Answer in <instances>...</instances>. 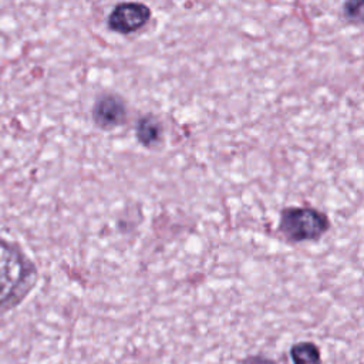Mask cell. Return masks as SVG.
<instances>
[{
  "label": "cell",
  "mask_w": 364,
  "mask_h": 364,
  "mask_svg": "<svg viewBox=\"0 0 364 364\" xmlns=\"http://www.w3.org/2000/svg\"><path fill=\"white\" fill-rule=\"evenodd\" d=\"M38 272L16 245L0 237V314L18 306L34 289Z\"/></svg>",
  "instance_id": "6da1fadb"
},
{
  "label": "cell",
  "mask_w": 364,
  "mask_h": 364,
  "mask_svg": "<svg viewBox=\"0 0 364 364\" xmlns=\"http://www.w3.org/2000/svg\"><path fill=\"white\" fill-rule=\"evenodd\" d=\"M327 215L311 206H289L280 212L279 230L290 242H314L330 229Z\"/></svg>",
  "instance_id": "7a4b0ae2"
},
{
  "label": "cell",
  "mask_w": 364,
  "mask_h": 364,
  "mask_svg": "<svg viewBox=\"0 0 364 364\" xmlns=\"http://www.w3.org/2000/svg\"><path fill=\"white\" fill-rule=\"evenodd\" d=\"M152 16L151 9L142 3H119L108 16L109 30L119 34H129L146 26Z\"/></svg>",
  "instance_id": "3957f363"
},
{
  "label": "cell",
  "mask_w": 364,
  "mask_h": 364,
  "mask_svg": "<svg viewBox=\"0 0 364 364\" xmlns=\"http://www.w3.org/2000/svg\"><path fill=\"white\" fill-rule=\"evenodd\" d=\"M92 121L94 124L105 131L121 127L128 117V109L125 101L112 92L100 95L92 107Z\"/></svg>",
  "instance_id": "277c9868"
},
{
  "label": "cell",
  "mask_w": 364,
  "mask_h": 364,
  "mask_svg": "<svg viewBox=\"0 0 364 364\" xmlns=\"http://www.w3.org/2000/svg\"><path fill=\"white\" fill-rule=\"evenodd\" d=\"M135 136L142 146L155 148L164 139V125L154 114H145L136 121Z\"/></svg>",
  "instance_id": "5b68a950"
},
{
  "label": "cell",
  "mask_w": 364,
  "mask_h": 364,
  "mask_svg": "<svg viewBox=\"0 0 364 364\" xmlns=\"http://www.w3.org/2000/svg\"><path fill=\"white\" fill-rule=\"evenodd\" d=\"M293 364H321V353L313 341H299L290 348Z\"/></svg>",
  "instance_id": "8992f818"
},
{
  "label": "cell",
  "mask_w": 364,
  "mask_h": 364,
  "mask_svg": "<svg viewBox=\"0 0 364 364\" xmlns=\"http://www.w3.org/2000/svg\"><path fill=\"white\" fill-rule=\"evenodd\" d=\"M242 364H277V363L266 355L253 354V355H247L246 358H243Z\"/></svg>",
  "instance_id": "52a82bcc"
},
{
  "label": "cell",
  "mask_w": 364,
  "mask_h": 364,
  "mask_svg": "<svg viewBox=\"0 0 364 364\" xmlns=\"http://www.w3.org/2000/svg\"><path fill=\"white\" fill-rule=\"evenodd\" d=\"M355 4H357V1H351V3H346V6H344V9H343V11H344V16L350 20V21H354L355 18H361V9H358V10H354V7H355Z\"/></svg>",
  "instance_id": "ba28073f"
}]
</instances>
